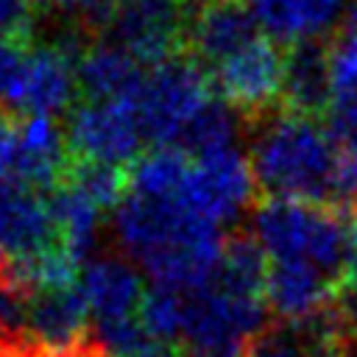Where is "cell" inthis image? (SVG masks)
Instances as JSON below:
<instances>
[{
    "mask_svg": "<svg viewBox=\"0 0 357 357\" xmlns=\"http://www.w3.org/2000/svg\"><path fill=\"white\" fill-rule=\"evenodd\" d=\"M114 240L153 284L198 287L209 282L226 251L223 229L201 218L178 192L128 190L112 212Z\"/></svg>",
    "mask_w": 357,
    "mask_h": 357,
    "instance_id": "1",
    "label": "cell"
},
{
    "mask_svg": "<svg viewBox=\"0 0 357 357\" xmlns=\"http://www.w3.org/2000/svg\"><path fill=\"white\" fill-rule=\"evenodd\" d=\"M248 159L271 198L321 201L335 192V151L326 126L287 109L268 114L251 134Z\"/></svg>",
    "mask_w": 357,
    "mask_h": 357,
    "instance_id": "2",
    "label": "cell"
},
{
    "mask_svg": "<svg viewBox=\"0 0 357 357\" xmlns=\"http://www.w3.org/2000/svg\"><path fill=\"white\" fill-rule=\"evenodd\" d=\"M251 237L268 262H307L340 279L354 234L318 201L268 198L251 215Z\"/></svg>",
    "mask_w": 357,
    "mask_h": 357,
    "instance_id": "3",
    "label": "cell"
},
{
    "mask_svg": "<svg viewBox=\"0 0 357 357\" xmlns=\"http://www.w3.org/2000/svg\"><path fill=\"white\" fill-rule=\"evenodd\" d=\"M128 100L139 117L145 142L153 148H178L192 123L218 100V95L198 61L170 56L145 67Z\"/></svg>",
    "mask_w": 357,
    "mask_h": 357,
    "instance_id": "4",
    "label": "cell"
},
{
    "mask_svg": "<svg viewBox=\"0 0 357 357\" xmlns=\"http://www.w3.org/2000/svg\"><path fill=\"white\" fill-rule=\"evenodd\" d=\"M257 187L259 184L248 151H243V145H231L190 156V167L176 192L201 218H206L218 229H226L251 209Z\"/></svg>",
    "mask_w": 357,
    "mask_h": 357,
    "instance_id": "5",
    "label": "cell"
},
{
    "mask_svg": "<svg viewBox=\"0 0 357 357\" xmlns=\"http://www.w3.org/2000/svg\"><path fill=\"white\" fill-rule=\"evenodd\" d=\"M67 145L78 162H100L123 167L137 159L145 134L139 117L128 98L112 100H84L70 112L67 120Z\"/></svg>",
    "mask_w": 357,
    "mask_h": 357,
    "instance_id": "6",
    "label": "cell"
},
{
    "mask_svg": "<svg viewBox=\"0 0 357 357\" xmlns=\"http://www.w3.org/2000/svg\"><path fill=\"white\" fill-rule=\"evenodd\" d=\"M190 11L184 0H114L103 25L106 39L151 67L170 56L187 39Z\"/></svg>",
    "mask_w": 357,
    "mask_h": 357,
    "instance_id": "7",
    "label": "cell"
},
{
    "mask_svg": "<svg viewBox=\"0 0 357 357\" xmlns=\"http://www.w3.org/2000/svg\"><path fill=\"white\" fill-rule=\"evenodd\" d=\"M212 86L234 112L262 114L284 86V53L268 36H257L212 67Z\"/></svg>",
    "mask_w": 357,
    "mask_h": 357,
    "instance_id": "8",
    "label": "cell"
},
{
    "mask_svg": "<svg viewBox=\"0 0 357 357\" xmlns=\"http://www.w3.org/2000/svg\"><path fill=\"white\" fill-rule=\"evenodd\" d=\"M56 243L47 192L17 181L0 184V271L28 262Z\"/></svg>",
    "mask_w": 357,
    "mask_h": 357,
    "instance_id": "9",
    "label": "cell"
},
{
    "mask_svg": "<svg viewBox=\"0 0 357 357\" xmlns=\"http://www.w3.org/2000/svg\"><path fill=\"white\" fill-rule=\"evenodd\" d=\"M78 287L89 304L95 326L137 318L148 293L142 271L126 254H95L84 262Z\"/></svg>",
    "mask_w": 357,
    "mask_h": 357,
    "instance_id": "10",
    "label": "cell"
},
{
    "mask_svg": "<svg viewBox=\"0 0 357 357\" xmlns=\"http://www.w3.org/2000/svg\"><path fill=\"white\" fill-rule=\"evenodd\" d=\"M67 131L59 117L50 114H22L14 126V159L11 178L17 184L50 192L67 170Z\"/></svg>",
    "mask_w": 357,
    "mask_h": 357,
    "instance_id": "11",
    "label": "cell"
},
{
    "mask_svg": "<svg viewBox=\"0 0 357 357\" xmlns=\"http://www.w3.org/2000/svg\"><path fill=\"white\" fill-rule=\"evenodd\" d=\"M340 282L307 262H268L265 304L276 321L296 324L337 304Z\"/></svg>",
    "mask_w": 357,
    "mask_h": 357,
    "instance_id": "12",
    "label": "cell"
},
{
    "mask_svg": "<svg viewBox=\"0 0 357 357\" xmlns=\"http://www.w3.org/2000/svg\"><path fill=\"white\" fill-rule=\"evenodd\" d=\"M92 332V312L78 284L61 290H42L28 298L25 337L50 351L53 357L73 351Z\"/></svg>",
    "mask_w": 357,
    "mask_h": 357,
    "instance_id": "13",
    "label": "cell"
},
{
    "mask_svg": "<svg viewBox=\"0 0 357 357\" xmlns=\"http://www.w3.org/2000/svg\"><path fill=\"white\" fill-rule=\"evenodd\" d=\"M257 28L276 45H315L332 33L346 0H245Z\"/></svg>",
    "mask_w": 357,
    "mask_h": 357,
    "instance_id": "14",
    "label": "cell"
},
{
    "mask_svg": "<svg viewBox=\"0 0 357 357\" xmlns=\"http://www.w3.org/2000/svg\"><path fill=\"white\" fill-rule=\"evenodd\" d=\"M259 33L245 0H204L190 11L187 42L198 61L220 64Z\"/></svg>",
    "mask_w": 357,
    "mask_h": 357,
    "instance_id": "15",
    "label": "cell"
},
{
    "mask_svg": "<svg viewBox=\"0 0 357 357\" xmlns=\"http://www.w3.org/2000/svg\"><path fill=\"white\" fill-rule=\"evenodd\" d=\"M75 73H78V89L89 100H112V98H128L134 92V86L145 73V64H139L120 45L103 39L89 45L78 56Z\"/></svg>",
    "mask_w": 357,
    "mask_h": 357,
    "instance_id": "16",
    "label": "cell"
},
{
    "mask_svg": "<svg viewBox=\"0 0 357 357\" xmlns=\"http://www.w3.org/2000/svg\"><path fill=\"white\" fill-rule=\"evenodd\" d=\"M47 198H50V212H53L59 243L84 268V262H89L98 254L106 209L100 204H95L86 192H81L70 181H64L61 187L50 190Z\"/></svg>",
    "mask_w": 357,
    "mask_h": 357,
    "instance_id": "17",
    "label": "cell"
},
{
    "mask_svg": "<svg viewBox=\"0 0 357 357\" xmlns=\"http://www.w3.org/2000/svg\"><path fill=\"white\" fill-rule=\"evenodd\" d=\"M282 95L287 98L290 109L304 112V114H312L315 109L332 100L326 53L318 50V45H298L284 56Z\"/></svg>",
    "mask_w": 357,
    "mask_h": 357,
    "instance_id": "18",
    "label": "cell"
},
{
    "mask_svg": "<svg viewBox=\"0 0 357 357\" xmlns=\"http://www.w3.org/2000/svg\"><path fill=\"white\" fill-rule=\"evenodd\" d=\"M326 131L335 151V192L357 198V100L329 103Z\"/></svg>",
    "mask_w": 357,
    "mask_h": 357,
    "instance_id": "19",
    "label": "cell"
},
{
    "mask_svg": "<svg viewBox=\"0 0 357 357\" xmlns=\"http://www.w3.org/2000/svg\"><path fill=\"white\" fill-rule=\"evenodd\" d=\"M33 64V45L25 33L0 31V106L22 112L28 78Z\"/></svg>",
    "mask_w": 357,
    "mask_h": 357,
    "instance_id": "20",
    "label": "cell"
},
{
    "mask_svg": "<svg viewBox=\"0 0 357 357\" xmlns=\"http://www.w3.org/2000/svg\"><path fill=\"white\" fill-rule=\"evenodd\" d=\"M181 312H184L181 287L151 284L139 307V324L151 340L176 346L181 340Z\"/></svg>",
    "mask_w": 357,
    "mask_h": 357,
    "instance_id": "21",
    "label": "cell"
},
{
    "mask_svg": "<svg viewBox=\"0 0 357 357\" xmlns=\"http://www.w3.org/2000/svg\"><path fill=\"white\" fill-rule=\"evenodd\" d=\"M70 184H75L81 192H86L95 204H100L106 212L117 209V204L126 198L128 192V176L123 173V167L114 165H100V162H78L67 178Z\"/></svg>",
    "mask_w": 357,
    "mask_h": 357,
    "instance_id": "22",
    "label": "cell"
},
{
    "mask_svg": "<svg viewBox=\"0 0 357 357\" xmlns=\"http://www.w3.org/2000/svg\"><path fill=\"white\" fill-rule=\"evenodd\" d=\"M39 3L53 17L89 28H103L114 8V0H39Z\"/></svg>",
    "mask_w": 357,
    "mask_h": 357,
    "instance_id": "23",
    "label": "cell"
},
{
    "mask_svg": "<svg viewBox=\"0 0 357 357\" xmlns=\"http://www.w3.org/2000/svg\"><path fill=\"white\" fill-rule=\"evenodd\" d=\"M31 25V0H0V31L25 33Z\"/></svg>",
    "mask_w": 357,
    "mask_h": 357,
    "instance_id": "24",
    "label": "cell"
},
{
    "mask_svg": "<svg viewBox=\"0 0 357 357\" xmlns=\"http://www.w3.org/2000/svg\"><path fill=\"white\" fill-rule=\"evenodd\" d=\"M0 357H53V354L45 351L42 346H36V343L28 340V337H20V340L0 343Z\"/></svg>",
    "mask_w": 357,
    "mask_h": 357,
    "instance_id": "25",
    "label": "cell"
},
{
    "mask_svg": "<svg viewBox=\"0 0 357 357\" xmlns=\"http://www.w3.org/2000/svg\"><path fill=\"white\" fill-rule=\"evenodd\" d=\"M120 357H176V346L162 343V340H148L145 346H139L128 354H120Z\"/></svg>",
    "mask_w": 357,
    "mask_h": 357,
    "instance_id": "26",
    "label": "cell"
},
{
    "mask_svg": "<svg viewBox=\"0 0 357 357\" xmlns=\"http://www.w3.org/2000/svg\"><path fill=\"white\" fill-rule=\"evenodd\" d=\"M351 25H354V28H357V17H351Z\"/></svg>",
    "mask_w": 357,
    "mask_h": 357,
    "instance_id": "27",
    "label": "cell"
},
{
    "mask_svg": "<svg viewBox=\"0 0 357 357\" xmlns=\"http://www.w3.org/2000/svg\"><path fill=\"white\" fill-rule=\"evenodd\" d=\"M354 346H357V343H354ZM349 357H357V351H349Z\"/></svg>",
    "mask_w": 357,
    "mask_h": 357,
    "instance_id": "28",
    "label": "cell"
}]
</instances>
